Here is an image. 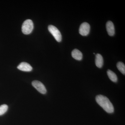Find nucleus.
Masks as SVG:
<instances>
[{
    "label": "nucleus",
    "instance_id": "8",
    "mask_svg": "<svg viewBox=\"0 0 125 125\" xmlns=\"http://www.w3.org/2000/svg\"><path fill=\"white\" fill-rule=\"evenodd\" d=\"M71 54L73 58L76 60L80 61L83 58V54L78 49H74L72 52Z\"/></svg>",
    "mask_w": 125,
    "mask_h": 125
},
{
    "label": "nucleus",
    "instance_id": "7",
    "mask_svg": "<svg viewBox=\"0 0 125 125\" xmlns=\"http://www.w3.org/2000/svg\"><path fill=\"white\" fill-rule=\"evenodd\" d=\"M106 28L108 35L111 36H114L115 34V28L114 24L111 21H108L106 24Z\"/></svg>",
    "mask_w": 125,
    "mask_h": 125
},
{
    "label": "nucleus",
    "instance_id": "1",
    "mask_svg": "<svg viewBox=\"0 0 125 125\" xmlns=\"http://www.w3.org/2000/svg\"><path fill=\"white\" fill-rule=\"evenodd\" d=\"M96 100L99 105L108 113H112L114 112L113 105L106 96L102 95H98L96 97Z\"/></svg>",
    "mask_w": 125,
    "mask_h": 125
},
{
    "label": "nucleus",
    "instance_id": "6",
    "mask_svg": "<svg viewBox=\"0 0 125 125\" xmlns=\"http://www.w3.org/2000/svg\"><path fill=\"white\" fill-rule=\"evenodd\" d=\"M18 69L24 72H30L32 70L31 65L27 62H21L17 67Z\"/></svg>",
    "mask_w": 125,
    "mask_h": 125
},
{
    "label": "nucleus",
    "instance_id": "10",
    "mask_svg": "<svg viewBox=\"0 0 125 125\" xmlns=\"http://www.w3.org/2000/svg\"><path fill=\"white\" fill-rule=\"evenodd\" d=\"M107 74L109 79L113 82L116 83L118 79H117V76L113 72L110 70H108Z\"/></svg>",
    "mask_w": 125,
    "mask_h": 125
},
{
    "label": "nucleus",
    "instance_id": "3",
    "mask_svg": "<svg viewBox=\"0 0 125 125\" xmlns=\"http://www.w3.org/2000/svg\"><path fill=\"white\" fill-rule=\"evenodd\" d=\"M48 29L57 42H60L61 41L62 39L61 34L56 27L51 25L48 26Z\"/></svg>",
    "mask_w": 125,
    "mask_h": 125
},
{
    "label": "nucleus",
    "instance_id": "5",
    "mask_svg": "<svg viewBox=\"0 0 125 125\" xmlns=\"http://www.w3.org/2000/svg\"><path fill=\"white\" fill-rule=\"evenodd\" d=\"M90 31V26L88 23L84 22L81 24L79 29V32L83 36H87Z\"/></svg>",
    "mask_w": 125,
    "mask_h": 125
},
{
    "label": "nucleus",
    "instance_id": "9",
    "mask_svg": "<svg viewBox=\"0 0 125 125\" xmlns=\"http://www.w3.org/2000/svg\"><path fill=\"white\" fill-rule=\"evenodd\" d=\"M103 63V58L102 56L100 54H96L95 58V64L96 66L98 68H101L102 67Z\"/></svg>",
    "mask_w": 125,
    "mask_h": 125
},
{
    "label": "nucleus",
    "instance_id": "2",
    "mask_svg": "<svg viewBox=\"0 0 125 125\" xmlns=\"http://www.w3.org/2000/svg\"><path fill=\"white\" fill-rule=\"evenodd\" d=\"M33 23L31 20L28 19L24 21L22 27V31L25 34L31 33L33 29Z\"/></svg>",
    "mask_w": 125,
    "mask_h": 125
},
{
    "label": "nucleus",
    "instance_id": "4",
    "mask_svg": "<svg viewBox=\"0 0 125 125\" xmlns=\"http://www.w3.org/2000/svg\"><path fill=\"white\" fill-rule=\"evenodd\" d=\"M32 85L34 88L36 89L40 93L45 94L47 93V90L45 85L38 81L35 80L32 81Z\"/></svg>",
    "mask_w": 125,
    "mask_h": 125
},
{
    "label": "nucleus",
    "instance_id": "12",
    "mask_svg": "<svg viewBox=\"0 0 125 125\" xmlns=\"http://www.w3.org/2000/svg\"><path fill=\"white\" fill-rule=\"evenodd\" d=\"M8 106L6 104H3L0 106V116L3 115L7 111Z\"/></svg>",
    "mask_w": 125,
    "mask_h": 125
},
{
    "label": "nucleus",
    "instance_id": "11",
    "mask_svg": "<svg viewBox=\"0 0 125 125\" xmlns=\"http://www.w3.org/2000/svg\"><path fill=\"white\" fill-rule=\"evenodd\" d=\"M117 67L119 71L125 75V66L122 62H118L117 64Z\"/></svg>",
    "mask_w": 125,
    "mask_h": 125
}]
</instances>
